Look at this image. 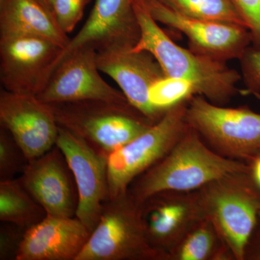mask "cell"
I'll list each match as a JSON object with an SVG mask.
<instances>
[{
	"mask_svg": "<svg viewBox=\"0 0 260 260\" xmlns=\"http://www.w3.org/2000/svg\"><path fill=\"white\" fill-rule=\"evenodd\" d=\"M140 28L135 51L150 53L167 77L180 78L194 85L197 95L215 105L223 106L237 93L241 75L225 61L180 47L166 34L145 8L133 4Z\"/></svg>",
	"mask_w": 260,
	"mask_h": 260,
	"instance_id": "obj_1",
	"label": "cell"
},
{
	"mask_svg": "<svg viewBox=\"0 0 260 260\" xmlns=\"http://www.w3.org/2000/svg\"><path fill=\"white\" fill-rule=\"evenodd\" d=\"M250 171V164L214 151L189 126L164 158L133 181L127 192L140 206L160 191H196L231 173Z\"/></svg>",
	"mask_w": 260,
	"mask_h": 260,
	"instance_id": "obj_2",
	"label": "cell"
},
{
	"mask_svg": "<svg viewBox=\"0 0 260 260\" xmlns=\"http://www.w3.org/2000/svg\"><path fill=\"white\" fill-rule=\"evenodd\" d=\"M48 104L59 126L108 156L154 124L129 102L87 100Z\"/></svg>",
	"mask_w": 260,
	"mask_h": 260,
	"instance_id": "obj_3",
	"label": "cell"
},
{
	"mask_svg": "<svg viewBox=\"0 0 260 260\" xmlns=\"http://www.w3.org/2000/svg\"><path fill=\"white\" fill-rule=\"evenodd\" d=\"M211 220L236 260H244L248 240L259 221L260 186L250 172L231 173L198 190Z\"/></svg>",
	"mask_w": 260,
	"mask_h": 260,
	"instance_id": "obj_4",
	"label": "cell"
},
{
	"mask_svg": "<svg viewBox=\"0 0 260 260\" xmlns=\"http://www.w3.org/2000/svg\"><path fill=\"white\" fill-rule=\"evenodd\" d=\"M186 118L205 143L220 155L250 164L260 155V114L246 107L215 105L200 95L189 99Z\"/></svg>",
	"mask_w": 260,
	"mask_h": 260,
	"instance_id": "obj_5",
	"label": "cell"
},
{
	"mask_svg": "<svg viewBox=\"0 0 260 260\" xmlns=\"http://www.w3.org/2000/svg\"><path fill=\"white\" fill-rule=\"evenodd\" d=\"M188 101L168 109L145 133L109 155V200L126 194L133 181L164 158L185 134Z\"/></svg>",
	"mask_w": 260,
	"mask_h": 260,
	"instance_id": "obj_6",
	"label": "cell"
},
{
	"mask_svg": "<svg viewBox=\"0 0 260 260\" xmlns=\"http://www.w3.org/2000/svg\"><path fill=\"white\" fill-rule=\"evenodd\" d=\"M75 260H164L149 244L140 206L128 192L108 200Z\"/></svg>",
	"mask_w": 260,
	"mask_h": 260,
	"instance_id": "obj_7",
	"label": "cell"
},
{
	"mask_svg": "<svg viewBox=\"0 0 260 260\" xmlns=\"http://www.w3.org/2000/svg\"><path fill=\"white\" fill-rule=\"evenodd\" d=\"M62 47L29 34H0V80L5 90L37 95L54 71Z\"/></svg>",
	"mask_w": 260,
	"mask_h": 260,
	"instance_id": "obj_8",
	"label": "cell"
},
{
	"mask_svg": "<svg viewBox=\"0 0 260 260\" xmlns=\"http://www.w3.org/2000/svg\"><path fill=\"white\" fill-rule=\"evenodd\" d=\"M140 209L145 237L164 260H169L186 234L205 218L198 190L160 191L149 197Z\"/></svg>",
	"mask_w": 260,
	"mask_h": 260,
	"instance_id": "obj_9",
	"label": "cell"
},
{
	"mask_svg": "<svg viewBox=\"0 0 260 260\" xmlns=\"http://www.w3.org/2000/svg\"><path fill=\"white\" fill-rule=\"evenodd\" d=\"M56 145L74 177L78 195L75 217L91 232L99 223L104 203L109 200V156L60 126Z\"/></svg>",
	"mask_w": 260,
	"mask_h": 260,
	"instance_id": "obj_10",
	"label": "cell"
},
{
	"mask_svg": "<svg viewBox=\"0 0 260 260\" xmlns=\"http://www.w3.org/2000/svg\"><path fill=\"white\" fill-rule=\"evenodd\" d=\"M140 5H144L157 23L182 32L191 50L219 60L240 59L253 42L252 36L245 27L189 18L159 0Z\"/></svg>",
	"mask_w": 260,
	"mask_h": 260,
	"instance_id": "obj_11",
	"label": "cell"
},
{
	"mask_svg": "<svg viewBox=\"0 0 260 260\" xmlns=\"http://www.w3.org/2000/svg\"><path fill=\"white\" fill-rule=\"evenodd\" d=\"M133 48L116 46L97 50L98 68L118 84L133 107L155 124L167 111L158 110L150 104L149 90L167 75L150 53Z\"/></svg>",
	"mask_w": 260,
	"mask_h": 260,
	"instance_id": "obj_12",
	"label": "cell"
},
{
	"mask_svg": "<svg viewBox=\"0 0 260 260\" xmlns=\"http://www.w3.org/2000/svg\"><path fill=\"white\" fill-rule=\"evenodd\" d=\"M96 50L80 48L65 56L37 96L47 104L102 100L126 103L121 90L113 88L99 73Z\"/></svg>",
	"mask_w": 260,
	"mask_h": 260,
	"instance_id": "obj_13",
	"label": "cell"
},
{
	"mask_svg": "<svg viewBox=\"0 0 260 260\" xmlns=\"http://www.w3.org/2000/svg\"><path fill=\"white\" fill-rule=\"evenodd\" d=\"M0 121L22 148L28 161L56 145L59 125L47 103L36 95L0 92Z\"/></svg>",
	"mask_w": 260,
	"mask_h": 260,
	"instance_id": "obj_14",
	"label": "cell"
},
{
	"mask_svg": "<svg viewBox=\"0 0 260 260\" xmlns=\"http://www.w3.org/2000/svg\"><path fill=\"white\" fill-rule=\"evenodd\" d=\"M19 180L47 215L73 218L78 195L73 173L56 145L28 162Z\"/></svg>",
	"mask_w": 260,
	"mask_h": 260,
	"instance_id": "obj_15",
	"label": "cell"
},
{
	"mask_svg": "<svg viewBox=\"0 0 260 260\" xmlns=\"http://www.w3.org/2000/svg\"><path fill=\"white\" fill-rule=\"evenodd\" d=\"M140 37L131 0H95L88 20L61 51L54 70L65 56L80 48L92 47L97 51L116 46L134 47Z\"/></svg>",
	"mask_w": 260,
	"mask_h": 260,
	"instance_id": "obj_16",
	"label": "cell"
},
{
	"mask_svg": "<svg viewBox=\"0 0 260 260\" xmlns=\"http://www.w3.org/2000/svg\"><path fill=\"white\" fill-rule=\"evenodd\" d=\"M90 234L76 217L47 215L25 232L16 260H75Z\"/></svg>",
	"mask_w": 260,
	"mask_h": 260,
	"instance_id": "obj_17",
	"label": "cell"
},
{
	"mask_svg": "<svg viewBox=\"0 0 260 260\" xmlns=\"http://www.w3.org/2000/svg\"><path fill=\"white\" fill-rule=\"evenodd\" d=\"M29 34L45 38L64 49L70 39L54 13L38 0H0V34Z\"/></svg>",
	"mask_w": 260,
	"mask_h": 260,
	"instance_id": "obj_18",
	"label": "cell"
},
{
	"mask_svg": "<svg viewBox=\"0 0 260 260\" xmlns=\"http://www.w3.org/2000/svg\"><path fill=\"white\" fill-rule=\"evenodd\" d=\"M235 259L211 220L205 218L186 234L169 260Z\"/></svg>",
	"mask_w": 260,
	"mask_h": 260,
	"instance_id": "obj_19",
	"label": "cell"
},
{
	"mask_svg": "<svg viewBox=\"0 0 260 260\" xmlns=\"http://www.w3.org/2000/svg\"><path fill=\"white\" fill-rule=\"evenodd\" d=\"M47 214L18 179L0 181V220L28 230Z\"/></svg>",
	"mask_w": 260,
	"mask_h": 260,
	"instance_id": "obj_20",
	"label": "cell"
},
{
	"mask_svg": "<svg viewBox=\"0 0 260 260\" xmlns=\"http://www.w3.org/2000/svg\"><path fill=\"white\" fill-rule=\"evenodd\" d=\"M177 13L198 20H208L248 28L234 0H159Z\"/></svg>",
	"mask_w": 260,
	"mask_h": 260,
	"instance_id": "obj_21",
	"label": "cell"
},
{
	"mask_svg": "<svg viewBox=\"0 0 260 260\" xmlns=\"http://www.w3.org/2000/svg\"><path fill=\"white\" fill-rule=\"evenodd\" d=\"M195 95L196 90L192 84L185 80L167 76L153 84L148 94L150 104L161 112Z\"/></svg>",
	"mask_w": 260,
	"mask_h": 260,
	"instance_id": "obj_22",
	"label": "cell"
},
{
	"mask_svg": "<svg viewBox=\"0 0 260 260\" xmlns=\"http://www.w3.org/2000/svg\"><path fill=\"white\" fill-rule=\"evenodd\" d=\"M28 158L9 131L0 129V181L14 179L23 173L28 164Z\"/></svg>",
	"mask_w": 260,
	"mask_h": 260,
	"instance_id": "obj_23",
	"label": "cell"
},
{
	"mask_svg": "<svg viewBox=\"0 0 260 260\" xmlns=\"http://www.w3.org/2000/svg\"><path fill=\"white\" fill-rule=\"evenodd\" d=\"M87 0H54L53 13L65 34H70L83 17Z\"/></svg>",
	"mask_w": 260,
	"mask_h": 260,
	"instance_id": "obj_24",
	"label": "cell"
},
{
	"mask_svg": "<svg viewBox=\"0 0 260 260\" xmlns=\"http://www.w3.org/2000/svg\"><path fill=\"white\" fill-rule=\"evenodd\" d=\"M239 60L246 88L253 93H260V47L249 46Z\"/></svg>",
	"mask_w": 260,
	"mask_h": 260,
	"instance_id": "obj_25",
	"label": "cell"
},
{
	"mask_svg": "<svg viewBox=\"0 0 260 260\" xmlns=\"http://www.w3.org/2000/svg\"><path fill=\"white\" fill-rule=\"evenodd\" d=\"M26 230L13 223L2 222L0 226V260H16Z\"/></svg>",
	"mask_w": 260,
	"mask_h": 260,
	"instance_id": "obj_26",
	"label": "cell"
},
{
	"mask_svg": "<svg viewBox=\"0 0 260 260\" xmlns=\"http://www.w3.org/2000/svg\"><path fill=\"white\" fill-rule=\"evenodd\" d=\"M252 36V44L260 47V0H234Z\"/></svg>",
	"mask_w": 260,
	"mask_h": 260,
	"instance_id": "obj_27",
	"label": "cell"
},
{
	"mask_svg": "<svg viewBox=\"0 0 260 260\" xmlns=\"http://www.w3.org/2000/svg\"><path fill=\"white\" fill-rule=\"evenodd\" d=\"M260 260V220L251 234L244 251V260Z\"/></svg>",
	"mask_w": 260,
	"mask_h": 260,
	"instance_id": "obj_28",
	"label": "cell"
},
{
	"mask_svg": "<svg viewBox=\"0 0 260 260\" xmlns=\"http://www.w3.org/2000/svg\"><path fill=\"white\" fill-rule=\"evenodd\" d=\"M252 174L257 184L260 186V155L251 162Z\"/></svg>",
	"mask_w": 260,
	"mask_h": 260,
	"instance_id": "obj_29",
	"label": "cell"
},
{
	"mask_svg": "<svg viewBox=\"0 0 260 260\" xmlns=\"http://www.w3.org/2000/svg\"><path fill=\"white\" fill-rule=\"evenodd\" d=\"M38 1H39V3H42V4L44 5L46 8H47L48 9L50 10L52 12V10L51 9L50 4H49V0H38Z\"/></svg>",
	"mask_w": 260,
	"mask_h": 260,
	"instance_id": "obj_30",
	"label": "cell"
},
{
	"mask_svg": "<svg viewBox=\"0 0 260 260\" xmlns=\"http://www.w3.org/2000/svg\"><path fill=\"white\" fill-rule=\"evenodd\" d=\"M150 1H152V0H131L133 4H144V3Z\"/></svg>",
	"mask_w": 260,
	"mask_h": 260,
	"instance_id": "obj_31",
	"label": "cell"
},
{
	"mask_svg": "<svg viewBox=\"0 0 260 260\" xmlns=\"http://www.w3.org/2000/svg\"><path fill=\"white\" fill-rule=\"evenodd\" d=\"M49 4H50L51 9V10H52V8H51V6H52V3H53V1H54V0H49Z\"/></svg>",
	"mask_w": 260,
	"mask_h": 260,
	"instance_id": "obj_32",
	"label": "cell"
},
{
	"mask_svg": "<svg viewBox=\"0 0 260 260\" xmlns=\"http://www.w3.org/2000/svg\"><path fill=\"white\" fill-rule=\"evenodd\" d=\"M259 220H260V213H259Z\"/></svg>",
	"mask_w": 260,
	"mask_h": 260,
	"instance_id": "obj_33",
	"label": "cell"
}]
</instances>
